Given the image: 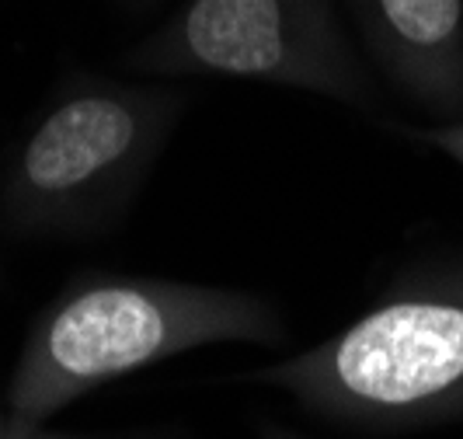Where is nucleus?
Listing matches in <instances>:
<instances>
[{"instance_id": "obj_3", "label": "nucleus", "mask_w": 463, "mask_h": 439, "mask_svg": "<svg viewBox=\"0 0 463 439\" xmlns=\"http://www.w3.org/2000/svg\"><path fill=\"white\" fill-rule=\"evenodd\" d=\"M185 109L164 84L67 77L24 137L4 206L24 234H94L133 203Z\"/></svg>"}, {"instance_id": "obj_7", "label": "nucleus", "mask_w": 463, "mask_h": 439, "mask_svg": "<svg viewBox=\"0 0 463 439\" xmlns=\"http://www.w3.org/2000/svg\"><path fill=\"white\" fill-rule=\"evenodd\" d=\"M0 439H73V436L49 433V429H43V422H32V418L7 412V415H0Z\"/></svg>"}, {"instance_id": "obj_8", "label": "nucleus", "mask_w": 463, "mask_h": 439, "mask_svg": "<svg viewBox=\"0 0 463 439\" xmlns=\"http://www.w3.org/2000/svg\"><path fill=\"white\" fill-rule=\"evenodd\" d=\"M116 7H122V11H129V14H146V11H154L161 0H112Z\"/></svg>"}, {"instance_id": "obj_5", "label": "nucleus", "mask_w": 463, "mask_h": 439, "mask_svg": "<svg viewBox=\"0 0 463 439\" xmlns=\"http://www.w3.org/2000/svg\"><path fill=\"white\" fill-rule=\"evenodd\" d=\"M380 77L436 119H463V0H342Z\"/></svg>"}, {"instance_id": "obj_6", "label": "nucleus", "mask_w": 463, "mask_h": 439, "mask_svg": "<svg viewBox=\"0 0 463 439\" xmlns=\"http://www.w3.org/2000/svg\"><path fill=\"white\" fill-rule=\"evenodd\" d=\"M397 133L411 143H421V147H432L446 154L449 161H457L463 167V119H453V122H432V126H401V122H391Z\"/></svg>"}, {"instance_id": "obj_4", "label": "nucleus", "mask_w": 463, "mask_h": 439, "mask_svg": "<svg viewBox=\"0 0 463 439\" xmlns=\"http://www.w3.org/2000/svg\"><path fill=\"white\" fill-rule=\"evenodd\" d=\"M146 77H237L380 112L376 77L335 0H182L118 60Z\"/></svg>"}, {"instance_id": "obj_2", "label": "nucleus", "mask_w": 463, "mask_h": 439, "mask_svg": "<svg viewBox=\"0 0 463 439\" xmlns=\"http://www.w3.org/2000/svg\"><path fill=\"white\" fill-rule=\"evenodd\" d=\"M286 342L282 314L241 290L178 279L84 276L28 331L7 387L14 415L46 422L126 373L199 346Z\"/></svg>"}, {"instance_id": "obj_9", "label": "nucleus", "mask_w": 463, "mask_h": 439, "mask_svg": "<svg viewBox=\"0 0 463 439\" xmlns=\"http://www.w3.org/2000/svg\"><path fill=\"white\" fill-rule=\"evenodd\" d=\"M261 439H297V436H289V433H279V429H265V436Z\"/></svg>"}, {"instance_id": "obj_1", "label": "nucleus", "mask_w": 463, "mask_h": 439, "mask_svg": "<svg viewBox=\"0 0 463 439\" xmlns=\"http://www.w3.org/2000/svg\"><path fill=\"white\" fill-rule=\"evenodd\" d=\"M248 380L282 387L307 412L366 433L460 422L463 254L408 262L352 324Z\"/></svg>"}]
</instances>
